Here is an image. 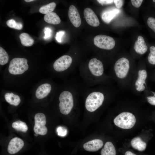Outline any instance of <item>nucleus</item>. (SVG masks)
I'll return each mask as SVG.
<instances>
[{"instance_id":"obj_4","label":"nucleus","mask_w":155,"mask_h":155,"mask_svg":"<svg viewBox=\"0 0 155 155\" xmlns=\"http://www.w3.org/2000/svg\"><path fill=\"white\" fill-rule=\"evenodd\" d=\"M73 62V58L71 56L64 55L55 61L53 64V68L57 72L70 73L74 70L75 68Z\"/></svg>"},{"instance_id":"obj_17","label":"nucleus","mask_w":155,"mask_h":155,"mask_svg":"<svg viewBox=\"0 0 155 155\" xmlns=\"http://www.w3.org/2000/svg\"><path fill=\"white\" fill-rule=\"evenodd\" d=\"M134 48L137 53L140 55H143L146 52L148 46L142 36H138L137 40L135 42Z\"/></svg>"},{"instance_id":"obj_25","label":"nucleus","mask_w":155,"mask_h":155,"mask_svg":"<svg viewBox=\"0 0 155 155\" xmlns=\"http://www.w3.org/2000/svg\"><path fill=\"white\" fill-rule=\"evenodd\" d=\"M9 60L8 54L2 47H0V64L4 65L6 64Z\"/></svg>"},{"instance_id":"obj_7","label":"nucleus","mask_w":155,"mask_h":155,"mask_svg":"<svg viewBox=\"0 0 155 155\" xmlns=\"http://www.w3.org/2000/svg\"><path fill=\"white\" fill-rule=\"evenodd\" d=\"M94 44L98 48L105 50H110L114 48L115 41L112 37L104 35L96 36L94 39Z\"/></svg>"},{"instance_id":"obj_37","label":"nucleus","mask_w":155,"mask_h":155,"mask_svg":"<svg viewBox=\"0 0 155 155\" xmlns=\"http://www.w3.org/2000/svg\"><path fill=\"white\" fill-rule=\"evenodd\" d=\"M125 155H136L130 151H128L125 152Z\"/></svg>"},{"instance_id":"obj_20","label":"nucleus","mask_w":155,"mask_h":155,"mask_svg":"<svg viewBox=\"0 0 155 155\" xmlns=\"http://www.w3.org/2000/svg\"><path fill=\"white\" fill-rule=\"evenodd\" d=\"M44 19L46 22L53 24H59L61 21L59 16L54 12L45 15L44 16Z\"/></svg>"},{"instance_id":"obj_36","label":"nucleus","mask_w":155,"mask_h":155,"mask_svg":"<svg viewBox=\"0 0 155 155\" xmlns=\"http://www.w3.org/2000/svg\"><path fill=\"white\" fill-rule=\"evenodd\" d=\"M23 28V25L22 23L20 22H17V25L14 29L18 30H21Z\"/></svg>"},{"instance_id":"obj_10","label":"nucleus","mask_w":155,"mask_h":155,"mask_svg":"<svg viewBox=\"0 0 155 155\" xmlns=\"http://www.w3.org/2000/svg\"><path fill=\"white\" fill-rule=\"evenodd\" d=\"M24 145V142L21 139L18 137H14L9 143L7 151L11 154H16L21 150Z\"/></svg>"},{"instance_id":"obj_3","label":"nucleus","mask_w":155,"mask_h":155,"mask_svg":"<svg viewBox=\"0 0 155 155\" xmlns=\"http://www.w3.org/2000/svg\"><path fill=\"white\" fill-rule=\"evenodd\" d=\"M85 94V106L88 112H94L102 105L105 97L103 92L94 88L88 90Z\"/></svg>"},{"instance_id":"obj_33","label":"nucleus","mask_w":155,"mask_h":155,"mask_svg":"<svg viewBox=\"0 0 155 155\" xmlns=\"http://www.w3.org/2000/svg\"><path fill=\"white\" fill-rule=\"evenodd\" d=\"M143 0H131V2L133 5L135 7H139L142 4Z\"/></svg>"},{"instance_id":"obj_23","label":"nucleus","mask_w":155,"mask_h":155,"mask_svg":"<svg viewBox=\"0 0 155 155\" xmlns=\"http://www.w3.org/2000/svg\"><path fill=\"white\" fill-rule=\"evenodd\" d=\"M56 6V4L55 3L51 2L42 6L40 8L39 11L41 13L46 15L52 12Z\"/></svg>"},{"instance_id":"obj_27","label":"nucleus","mask_w":155,"mask_h":155,"mask_svg":"<svg viewBox=\"0 0 155 155\" xmlns=\"http://www.w3.org/2000/svg\"><path fill=\"white\" fill-rule=\"evenodd\" d=\"M147 24L148 26L155 33V18L152 17L148 18L147 20Z\"/></svg>"},{"instance_id":"obj_14","label":"nucleus","mask_w":155,"mask_h":155,"mask_svg":"<svg viewBox=\"0 0 155 155\" xmlns=\"http://www.w3.org/2000/svg\"><path fill=\"white\" fill-rule=\"evenodd\" d=\"M103 145V142L101 140L94 139L84 143L83 145V148L86 151L95 152L100 149Z\"/></svg>"},{"instance_id":"obj_29","label":"nucleus","mask_w":155,"mask_h":155,"mask_svg":"<svg viewBox=\"0 0 155 155\" xmlns=\"http://www.w3.org/2000/svg\"><path fill=\"white\" fill-rule=\"evenodd\" d=\"M6 23L9 27L14 29L17 25V22L14 19H11L7 20Z\"/></svg>"},{"instance_id":"obj_19","label":"nucleus","mask_w":155,"mask_h":155,"mask_svg":"<svg viewBox=\"0 0 155 155\" xmlns=\"http://www.w3.org/2000/svg\"><path fill=\"white\" fill-rule=\"evenodd\" d=\"M6 101L10 104L15 106L18 105L21 102L20 98L17 95L12 93H7L4 95Z\"/></svg>"},{"instance_id":"obj_35","label":"nucleus","mask_w":155,"mask_h":155,"mask_svg":"<svg viewBox=\"0 0 155 155\" xmlns=\"http://www.w3.org/2000/svg\"><path fill=\"white\" fill-rule=\"evenodd\" d=\"M97 1L102 5L111 4L113 2V0H98Z\"/></svg>"},{"instance_id":"obj_39","label":"nucleus","mask_w":155,"mask_h":155,"mask_svg":"<svg viewBox=\"0 0 155 155\" xmlns=\"http://www.w3.org/2000/svg\"><path fill=\"white\" fill-rule=\"evenodd\" d=\"M37 135H38L37 134H36V133H35V136H37Z\"/></svg>"},{"instance_id":"obj_16","label":"nucleus","mask_w":155,"mask_h":155,"mask_svg":"<svg viewBox=\"0 0 155 155\" xmlns=\"http://www.w3.org/2000/svg\"><path fill=\"white\" fill-rule=\"evenodd\" d=\"M120 12V10L115 8L106 10L102 13L101 18L103 21L106 23H109Z\"/></svg>"},{"instance_id":"obj_30","label":"nucleus","mask_w":155,"mask_h":155,"mask_svg":"<svg viewBox=\"0 0 155 155\" xmlns=\"http://www.w3.org/2000/svg\"><path fill=\"white\" fill-rule=\"evenodd\" d=\"M57 131L59 135L65 136L67 133V130L62 127H59L57 128Z\"/></svg>"},{"instance_id":"obj_21","label":"nucleus","mask_w":155,"mask_h":155,"mask_svg":"<svg viewBox=\"0 0 155 155\" xmlns=\"http://www.w3.org/2000/svg\"><path fill=\"white\" fill-rule=\"evenodd\" d=\"M101 155H116V151L113 144L111 142H106L101 150Z\"/></svg>"},{"instance_id":"obj_18","label":"nucleus","mask_w":155,"mask_h":155,"mask_svg":"<svg viewBox=\"0 0 155 155\" xmlns=\"http://www.w3.org/2000/svg\"><path fill=\"white\" fill-rule=\"evenodd\" d=\"M131 144L133 148L140 151H144L146 147V143L139 137L133 138L131 140Z\"/></svg>"},{"instance_id":"obj_8","label":"nucleus","mask_w":155,"mask_h":155,"mask_svg":"<svg viewBox=\"0 0 155 155\" xmlns=\"http://www.w3.org/2000/svg\"><path fill=\"white\" fill-rule=\"evenodd\" d=\"M130 68L129 60L125 57L121 58L115 62L114 70L116 76L120 79L125 78L127 75Z\"/></svg>"},{"instance_id":"obj_6","label":"nucleus","mask_w":155,"mask_h":155,"mask_svg":"<svg viewBox=\"0 0 155 155\" xmlns=\"http://www.w3.org/2000/svg\"><path fill=\"white\" fill-rule=\"evenodd\" d=\"M26 59L22 58H16L10 61L8 68L9 73L13 75L21 74L28 68Z\"/></svg>"},{"instance_id":"obj_24","label":"nucleus","mask_w":155,"mask_h":155,"mask_svg":"<svg viewBox=\"0 0 155 155\" xmlns=\"http://www.w3.org/2000/svg\"><path fill=\"white\" fill-rule=\"evenodd\" d=\"M12 127L16 130L23 132H26L28 129L26 123L20 121L13 122L12 124Z\"/></svg>"},{"instance_id":"obj_22","label":"nucleus","mask_w":155,"mask_h":155,"mask_svg":"<svg viewBox=\"0 0 155 155\" xmlns=\"http://www.w3.org/2000/svg\"><path fill=\"white\" fill-rule=\"evenodd\" d=\"M19 38L22 45L24 46H30L34 44V39L27 33H22L20 34Z\"/></svg>"},{"instance_id":"obj_15","label":"nucleus","mask_w":155,"mask_h":155,"mask_svg":"<svg viewBox=\"0 0 155 155\" xmlns=\"http://www.w3.org/2000/svg\"><path fill=\"white\" fill-rule=\"evenodd\" d=\"M52 90L51 85L49 83H45L40 86L35 92L36 96L38 99H41L47 96Z\"/></svg>"},{"instance_id":"obj_32","label":"nucleus","mask_w":155,"mask_h":155,"mask_svg":"<svg viewBox=\"0 0 155 155\" xmlns=\"http://www.w3.org/2000/svg\"><path fill=\"white\" fill-rule=\"evenodd\" d=\"M154 96H149L147 97V101L148 102L153 105L155 106V92H152Z\"/></svg>"},{"instance_id":"obj_11","label":"nucleus","mask_w":155,"mask_h":155,"mask_svg":"<svg viewBox=\"0 0 155 155\" xmlns=\"http://www.w3.org/2000/svg\"><path fill=\"white\" fill-rule=\"evenodd\" d=\"M68 16L69 20L75 27H79L81 24V19L79 12L74 5H71L68 11Z\"/></svg>"},{"instance_id":"obj_1","label":"nucleus","mask_w":155,"mask_h":155,"mask_svg":"<svg viewBox=\"0 0 155 155\" xmlns=\"http://www.w3.org/2000/svg\"><path fill=\"white\" fill-rule=\"evenodd\" d=\"M79 70L81 76L89 87L98 84L104 75L103 64L101 61L95 58L91 59L86 65L81 66Z\"/></svg>"},{"instance_id":"obj_5","label":"nucleus","mask_w":155,"mask_h":155,"mask_svg":"<svg viewBox=\"0 0 155 155\" xmlns=\"http://www.w3.org/2000/svg\"><path fill=\"white\" fill-rule=\"evenodd\" d=\"M113 121L117 126L123 129H129L134 126L136 122V118L132 113L123 112L118 115Z\"/></svg>"},{"instance_id":"obj_26","label":"nucleus","mask_w":155,"mask_h":155,"mask_svg":"<svg viewBox=\"0 0 155 155\" xmlns=\"http://www.w3.org/2000/svg\"><path fill=\"white\" fill-rule=\"evenodd\" d=\"M150 53L148 59L149 63L152 65H155V47L152 46L150 48Z\"/></svg>"},{"instance_id":"obj_31","label":"nucleus","mask_w":155,"mask_h":155,"mask_svg":"<svg viewBox=\"0 0 155 155\" xmlns=\"http://www.w3.org/2000/svg\"><path fill=\"white\" fill-rule=\"evenodd\" d=\"M65 33V32L63 31H60L56 33L55 38L58 42H61L62 37Z\"/></svg>"},{"instance_id":"obj_34","label":"nucleus","mask_w":155,"mask_h":155,"mask_svg":"<svg viewBox=\"0 0 155 155\" xmlns=\"http://www.w3.org/2000/svg\"><path fill=\"white\" fill-rule=\"evenodd\" d=\"M114 2L116 7L118 8H121L123 6L124 1L122 0H113Z\"/></svg>"},{"instance_id":"obj_9","label":"nucleus","mask_w":155,"mask_h":155,"mask_svg":"<svg viewBox=\"0 0 155 155\" xmlns=\"http://www.w3.org/2000/svg\"><path fill=\"white\" fill-rule=\"evenodd\" d=\"M35 125L34 131L35 133L44 135L47 133V129L45 126L46 123L45 115L42 113L36 114L34 116Z\"/></svg>"},{"instance_id":"obj_40","label":"nucleus","mask_w":155,"mask_h":155,"mask_svg":"<svg viewBox=\"0 0 155 155\" xmlns=\"http://www.w3.org/2000/svg\"><path fill=\"white\" fill-rule=\"evenodd\" d=\"M153 1H154V2H155V0H153Z\"/></svg>"},{"instance_id":"obj_28","label":"nucleus","mask_w":155,"mask_h":155,"mask_svg":"<svg viewBox=\"0 0 155 155\" xmlns=\"http://www.w3.org/2000/svg\"><path fill=\"white\" fill-rule=\"evenodd\" d=\"M44 35L43 38L45 39H49L51 36L52 34V30L49 28L46 27L44 30Z\"/></svg>"},{"instance_id":"obj_13","label":"nucleus","mask_w":155,"mask_h":155,"mask_svg":"<svg viewBox=\"0 0 155 155\" xmlns=\"http://www.w3.org/2000/svg\"><path fill=\"white\" fill-rule=\"evenodd\" d=\"M138 77L136 80L135 85L136 89L138 91L142 92L145 89L146 80L147 77L146 71L143 69L140 70L138 71Z\"/></svg>"},{"instance_id":"obj_38","label":"nucleus","mask_w":155,"mask_h":155,"mask_svg":"<svg viewBox=\"0 0 155 155\" xmlns=\"http://www.w3.org/2000/svg\"><path fill=\"white\" fill-rule=\"evenodd\" d=\"M34 0H25L24 1L27 2H29L34 1Z\"/></svg>"},{"instance_id":"obj_12","label":"nucleus","mask_w":155,"mask_h":155,"mask_svg":"<svg viewBox=\"0 0 155 155\" xmlns=\"http://www.w3.org/2000/svg\"><path fill=\"white\" fill-rule=\"evenodd\" d=\"M84 14L87 23L91 26L97 27L100 24V22L98 18L94 11L89 8H86Z\"/></svg>"},{"instance_id":"obj_2","label":"nucleus","mask_w":155,"mask_h":155,"mask_svg":"<svg viewBox=\"0 0 155 155\" xmlns=\"http://www.w3.org/2000/svg\"><path fill=\"white\" fill-rule=\"evenodd\" d=\"M78 94L77 87L72 84L61 92L59 97V107L62 114L68 115L76 109V101Z\"/></svg>"}]
</instances>
